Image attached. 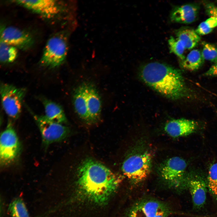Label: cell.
<instances>
[{"instance_id": "cell-1", "label": "cell", "mask_w": 217, "mask_h": 217, "mask_svg": "<svg viewBox=\"0 0 217 217\" xmlns=\"http://www.w3.org/2000/svg\"><path fill=\"white\" fill-rule=\"evenodd\" d=\"M77 173V197L82 201L98 206L108 203L120 182L108 168L90 159L81 163Z\"/></svg>"}, {"instance_id": "cell-2", "label": "cell", "mask_w": 217, "mask_h": 217, "mask_svg": "<svg viewBox=\"0 0 217 217\" xmlns=\"http://www.w3.org/2000/svg\"><path fill=\"white\" fill-rule=\"evenodd\" d=\"M140 75L146 84L167 98L177 100L191 97L181 70L171 65L150 62L141 68Z\"/></svg>"}, {"instance_id": "cell-3", "label": "cell", "mask_w": 217, "mask_h": 217, "mask_svg": "<svg viewBox=\"0 0 217 217\" xmlns=\"http://www.w3.org/2000/svg\"><path fill=\"white\" fill-rule=\"evenodd\" d=\"M152 163V155L146 148L135 149L124 160L121 169L123 174L133 183L143 181L149 175Z\"/></svg>"}, {"instance_id": "cell-4", "label": "cell", "mask_w": 217, "mask_h": 217, "mask_svg": "<svg viewBox=\"0 0 217 217\" xmlns=\"http://www.w3.org/2000/svg\"><path fill=\"white\" fill-rule=\"evenodd\" d=\"M187 163L182 158L175 156L165 161L159 166L162 179L169 186L176 188H186Z\"/></svg>"}, {"instance_id": "cell-5", "label": "cell", "mask_w": 217, "mask_h": 217, "mask_svg": "<svg viewBox=\"0 0 217 217\" xmlns=\"http://www.w3.org/2000/svg\"><path fill=\"white\" fill-rule=\"evenodd\" d=\"M68 46L63 35H58L50 37L47 41L40 61L41 65L53 68L60 65L66 58Z\"/></svg>"}, {"instance_id": "cell-6", "label": "cell", "mask_w": 217, "mask_h": 217, "mask_svg": "<svg viewBox=\"0 0 217 217\" xmlns=\"http://www.w3.org/2000/svg\"><path fill=\"white\" fill-rule=\"evenodd\" d=\"M26 93L25 89L7 83L0 86V93L3 108L7 115L14 119L19 117L22 103Z\"/></svg>"}, {"instance_id": "cell-7", "label": "cell", "mask_w": 217, "mask_h": 217, "mask_svg": "<svg viewBox=\"0 0 217 217\" xmlns=\"http://www.w3.org/2000/svg\"><path fill=\"white\" fill-rule=\"evenodd\" d=\"M17 134L10 123L1 134L0 162L1 165L6 166L16 160L21 151Z\"/></svg>"}, {"instance_id": "cell-8", "label": "cell", "mask_w": 217, "mask_h": 217, "mask_svg": "<svg viewBox=\"0 0 217 217\" xmlns=\"http://www.w3.org/2000/svg\"><path fill=\"white\" fill-rule=\"evenodd\" d=\"M34 118L40 131L42 143L46 146L64 139L69 133L67 127L49 120L45 115H35Z\"/></svg>"}, {"instance_id": "cell-9", "label": "cell", "mask_w": 217, "mask_h": 217, "mask_svg": "<svg viewBox=\"0 0 217 217\" xmlns=\"http://www.w3.org/2000/svg\"><path fill=\"white\" fill-rule=\"evenodd\" d=\"M168 208L163 203L153 200H142L131 209L128 217H168Z\"/></svg>"}, {"instance_id": "cell-10", "label": "cell", "mask_w": 217, "mask_h": 217, "mask_svg": "<svg viewBox=\"0 0 217 217\" xmlns=\"http://www.w3.org/2000/svg\"><path fill=\"white\" fill-rule=\"evenodd\" d=\"M14 2L46 18L56 17L63 10L62 5L54 0H18Z\"/></svg>"}, {"instance_id": "cell-11", "label": "cell", "mask_w": 217, "mask_h": 217, "mask_svg": "<svg viewBox=\"0 0 217 217\" xmlns=\"http://www.w3.org/2000/svg\"><path fill=\"white\" fill-rule=\"evenodd\" d=\"M1 40L17 49L27 50L33 43V39L30 34L17 27L8 26L2 30Z\"/></svg>"}, {"instance_id": "cell-12", "label": "cell", "mask_w": 217, "mask_h": 217, "mask_svg": "<svg viewBox=\"0 0 217 217\" xmlns=\"http://www.w3.org/2000/svg\"><path fill=\"white\" fill-rule=\"evenodd\" d=\"M207 188V182L200 175L193 174L187 177L186 188L190 192L194 209H200L204 205Z\"/></svg>"}, {"instance_id": "cell-13", "label": "cell", "mask_w": 217, "mask_h": 217, "mask_svg": "<svg viewBox=\"0 0 217 217\" xmlns=\"http://www.w3.org/2000/svg\"><path fill=\"white\" fill-rule=\"evenodd\" d=\"M199 127L197 121L180 118L172 120L165 125L164 129L170 136L177 137L189 135L195 132Z\"/></svg>"}, {"instance_id": "cell-14", "label": "cell", "mask_w": 217, "mask_h": 217, "mask_svg": "<svg viewBox=\"0 0 217 217\" xmlns=\"http://www.w3.org/2000/svg\"><path fill=\"white\" fill-rule=\"evenodd\" d=\"M200 9L196 4H188L176 6L172 9L170 15L171 21L173 22L189 24L197 19Z\"/></svg>"}, {"instance_id": "cell-15", "label": "cell", "mask_w": 217, "mask_h": 217, "mask_svg": "<svg viewBox=\"0 0 217 217\" xmlns=\"http://www.w3.org/2000/svg\"><path fill=\"white\" fill-rule=\"evenodd\" d=\"M87 106L88 124L96 122L100 118L101 110L100 97L96 89L91 85L88 84Z\"/></svg>"}, {"instance_id": "cell-16", "label": "cell", "mask_w": 217, "mask_h": 217, "mask_svg": "<svg viewBox=\"0 0 217 217\" xmlns=\"http://www.w3.org/2000/svg\"><path fill=\"white\" fill-rule=\"evenodd\" d=\"M87 84L80 85L75 90L73 101L75 110L83 120L88 123L89 119L87 106Z\"/></svg>"}, {"instance_id": "cell-17", "label": "cell", "mask_w": 217, "mask_h": 217, "mask_svg": "<svg viewBox=\"0 0 217 217\" xmlns=\"http://www.w3.org/2000/svg\"><path fill=\"white\" fill-rule=\"evenodd\" d=\"M45 116L49 120L61 124L66 122V118L61 107L57 103L47 99L42 101Z\"/></svg>"}, {"instance_id": "cell-18", "label": "cell", "mask_w": 217, "mask_h": 217, "mask_svg": "<svg viewBox=\"0 0 217 217\" xmlns=\"http://www.w3.org/2000/svg\"><path fill=\"white\" fill-rule=\"evenodd\" d=\"M177 38L182 41L186 49H190L195 47L201 38L195 30L188 27H183L175 31Z\"/></svg>"}, {"instance_id": "cell-19", "label": "cell", "mask_w": 217, "mask_h": 217, "mask_svg": "<svg viewBox=\"0 0 217 217\" xmlns=\"http://www.w3.org/2000/svg\"><path fill=\"white\" fill-rule=\"evenodd\" d=\"M204 60L201 52L198 49H195L190 52L183 61H181V64L185 69L195 71L203 65Z\"/></svg>"}, {"instance_id": "cell-20", "label": "cell", "mask_w": 217, "mask_h": 217, "mask_svg": "<svg viewBox=\"0 0 217 217\" xmlns=\"http://www.w3.org/2000/svg\"><path fill=\"white\" fill-rule=\"evenodd\" d=\"M17 49L7 44L0 40V60L2 63H9L13 62L18 55Z\"/></svg>"}, {"instance_id": "cell-21", "label": "cell", "mask_w": 217, "mask_h": 217, "mask_svg": "<svg viewBox=\"0 0 217 217\" xmlns=\"http://www.w3.org/2000/svg\"><path fill=\"white\" fill-rule=\"evenodd\" d=\"M8 210L12 217H29L26 206L20 198L13 200L10 204Z\"/></svg>"}, {"instance_id": "cell-22", "label": "cell", "mask_w": 217, "mask_h": 217, "mask_svg": "<svg viewBox=\"0 0 217 217\" xmlns=\"http://www.w3.org/2000/svg\"><path fill=\"white\" fill-rule=\"evenodd\" d=\"M208 188L213 198L217 199V162L212 165L209 170Z\"/></svg>"}, {"instance_id": "cell-23", "label": "cell", "mask_w": 217, "mask_h": 217, "mask_svg": "<svg viewBox=\"0 0 217 217\" xmlns=\"http://www.w3.org/2000/svg\"><path fill=\"white\" fill-rule=\"evenodd\" d=\"M168 44L170 52L176 55L181 60L183 61L185 57L184 55L185 48L184 43L178 38L171 36L169 39Z\"/></svg>"}, {"instance_id": "cell-24", "label": "cell", "mask_w": 217, "mask_h": 217, "mask_svg": "<svg viewBox=\"0 0 217 217\" xmlns=\"http://www.w3.org/2000/svg\"><path fill=\"white\" fill-rule=\"evenodd\" d=\"M203 43L202 55L204 60L217 64V48L213 44L204 42Z\"/></svg>"}, {"instance_id": "cell-25", "label": "cell", "mask_w": 217, "mask_h": 217, "mask_svg": "<svg viewBox=\"0 0 217 217\" xmlns=\"http://www.w3.org/2000/svg\"><path fill=\"white\" fill-rule=\"evenodd\" d=\"M217 26V19L210 17L201 23L195 30L198 35H203L210 33Z\"/></svg>"}, {"instance_id": "cell-26", "label": "cell", "mask_w": 217, "mask_h": 217, "mask_svg": "<svg viewBox=\"0 0 217 217\" xmlns=\"http://www.w3.org/2000/svg\"><path fill=\"white\" fill-rule=\"evenodd\" d=\"M203 3L206 14L210 17L217 19V6L210 2L205 1Z\"/></svg>"}, {"instance_id": "cell-27", "label": "cell", "mask_w": 217, "mask_h": 217, "mask_svg": "<svg viewBox=\"0 0 217 217\" xmlns=\"http://www.w3.org/2000/svg\"><path fill=\"white\" fill-rule=\"evenodd\" d=\"M208 77L217 76V64H214L203 74Z\"/></svg>"}, {"instance_id": "cell-28", "label": "cell", "mask_w": 217, "mask_h": 217, "mask_svg": "<svg viewBox=\"0 0 217 217\" xmlns=\"http://www.w3.org/2000/svg\"><path fill=\"white\" fill-rule=\"evenodd\" d=\"M216 2H217V1H216Z\"/></svg>"}]
</instances>
